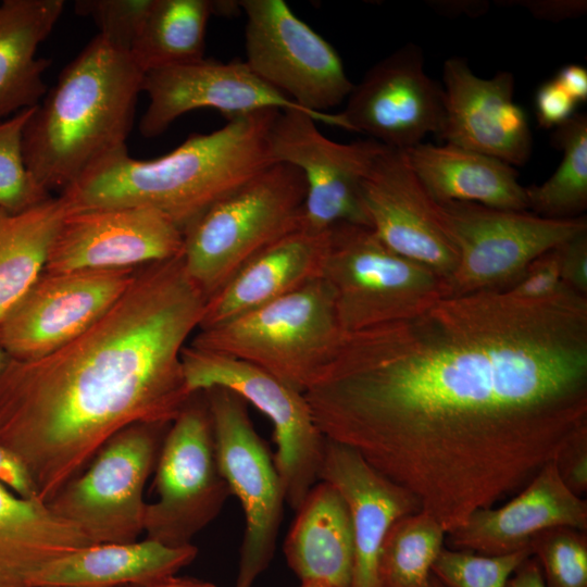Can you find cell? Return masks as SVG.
<instances>
[{
    "label": "cell",
    "mask_w": 587,
    "mask_h": 587,
    "mask_svg": "<svg viewBox=\"0 0 587 587\" xmlns=\"http://www.w3.org/2000/svg\"><path fill=\"white\" fill-rule=\"evenodd\" d=\"M562 282L571 290L587 297V232L559 247Z\"/></svg>",
    "instance_id": "40"
},
{
    "label": "cell",
    "mask_w": 587,
    "mask_h": 587,
    "mask_svg": "<svg viewBox=\"0 0 587 587\" xmlns=\"http://www.w3.org/2000/svg\"><path fill=\"white\" fill-rule=\"evenodd\" d=\"M182 362L189 390L225 387L268 417L277 445L274 464L285 502L299 509L320 480L326 438L317 428L304 392L249 362L187 345Z\"/></svg>",
    "instance_id": "10"
},
{
    "label": "cell",
    "mask_w": 587,
    "mask_h": 587,
    "mask_svg": "<svg viewBox=\"0 0 587 587\" xmlns=\"http://www.w3.org/2000/svg\"><path fill=\"white\" fill-rule=\"evenodd\" d=\"M316 123L302 110L286 109L278 112L267 136L273 161L297 167L304 177L301 228L323 233L340 223L370 227L361 185L385 146L370 138L337 142L324 136Z\"/></svg>",
    "instance_id": "14"
},
{
    "label": "cell",
    "mask_w": 587,
    "mask_h": 587,
    "mask_svg": "<svg viewBox=\"0 0 587 587\" xmlns=\"http://www.w3.org/2000/svg\"><path fill=\"white\" fill-rule=\"evenodd\" d=\"M34 109L0 122V209L9 212L26 210L51 197L24 160L23 133Z\"/></svg>",
    "instance_id": "33"
},
{
    "label": "cell",
    "mask_w": 587,
    "mask_h": 587,
    "mask_svg": "<svg viewBox=\"0 0 587 587\" xmlns=\"http://www.w3.org/2000/svg\"><path fill=\"white\" fill-rule=\"evenodd\" d=\"M559 247L535 259L522 276L503 291L520 300L539 301L571 290L561 278Z\"/></svg>",
    "instance_id": "37"
},
{
    "label": "cell",
    "mask_w": 587,
    "mask_h": 587,
    "mask_svg": "<svg viewBox=\"0 0 587 587\" xmlns=\"http://www.w3.org/2000/svg\"><path fill=\"white\" fill-rule=\"evenodd\" d=\"M427 587H445L433 574Z\"/></svg>",
    "instance_id": "48"
},
{
    "label": "cell",
    "mask_w": 587,
    "mask_h": 587,
    "mask_svg": "<svg viewBox=\"0 0 587 587\" xmlns=\"http://www.w3.org/2000/svg\"><path fill=\"white\" fill-rule=\"evenodd\" d=\"M320 480L334 486L349 510L354 541L351 587H379L378 561L384 538L395 521L422 511L419 501L357 451L327 438Z\"/></svg>",
    "instance_id": "22"
},
{
    "label": "cell",
    "mask_w": 587,
    "mask_h": 587,
    "mask_svg": "<svg viewBox=\"0 0 587 587\" xmlns=\"http://www.w3.org/2000/svg\"><path fill=\"white\" fill-rule=\"evenodd\" d=\"M565 486L576 496L587 492V433L571 440L554 460Z\"/></svg>",
    "instance_id": "39"
},
{
    "label": "cell",
    "mask_w": 587,
    "mask_h": 587,
    "mask_svg": "<svg viewBox=\"0 0 587 587\" xmlns=\"http://www.w3.org/2000/svg\"><path fill=\"white\" fill-rule=\"evenodd\" d=\"M192 544L168 547L148 539L98 544L46 564L30 587H145L177 573L197 557Z\"/></svg>",
    "instance_id": "24"
},
{
    "label": "cell",
    "mask_w": 587,
    "mask_h": 587,
    "mask_svg": "<svg viewBox=\"0 0 587 587\" xmlns=\"http://www.w3.org/2000/svg\"><path fill=\"white\" fill-rule=\"evenodd\" d=\"M92 545L46 503L20 497L0 483V587H30L46 564Z\"/></svg>",
    "instance_id": "27"
},
{
    "label": "cell",
    "mask_w": 587,
    "mask_h": 587,
    "mask_svg": "<svg viewBox=\"0 0 587 587\" xmlns=\"http://www.w3.org/2000/svg\"><path fill=\"white\" fill-rule=\"evenodd\" d=\"M49 587H61V586H49Z\"/></svg>",
    "instance_id": "49"
},
{
    "label": "cell",
    "mask_w": 587,
    "mask_h": 587,
    "mask_svg": "<svg viewBox=\"0 0 587 587\" xmlns=\"http://www.w3.org/2000/svg\"><path fill=\"white\" fill-rule=\"evenodd\" d=\"M444 109L442 86L426 73L422 50L408 43L353 84L339 115L345 129L405 151L428 134L438 135Z\"/></svg>",
    "instance_id": "16"
},
{
    "label": "cell",
    "mask_w": 587,
    "mask_h": 587,
    "mask_svg": "<svg viewBox=\"0 0 587 587\" xmlns=\"http://www.w3.org/2000/svg\"><path fill=\"white\" fill-rule=\"evenodd\" d=\"M554 79L576 102L587 100V70L579 64H567L561 67Z\"/></svg>",
    "instance_id": "43"
},
{
    "label": "cell",
    "mask_w": 587,
    "mask_h": 587,
    "mask_svg": "<svg viewBox=\"0 0 587 587\" xmlns=\"http://www.w3.org/2000/svg\"><path fill=\"white\" fill-rule=\"evenodd\" d=\"M559 526L587 532V501L565 486L552 461L507 503L473 512L446 541L452 549L505 554L529 548L537 534Z\"/></svg>",
    "instance_id": "21"
},
{
    "label": "cell",
    "mask_w": 587,
    "mask_h": 587,
    "mask_svg": "<svg viewBox=\"0 0 587 587\" xmlns=\"http://www.w3.org/2000/svg\"><path fill=\"white\" fill-rule=\"evenodd\" d=\"M370 228L392 251L438 274L444 283L458 265V250L438 202L414 173L404 151L385 147L361 185Z\"/></svg>",
    "instance_id": "17"
},
{
    "label": "cell",
    "mask_w": 587,
    "mask_h": 587,
    "mask_svg": "<svg viewBox=\"0 0 587 587\" xmlns=\"http://www.w3.org/2000/svg\"><path fill=\"white\" fill-rule=\"evenodd\" d=\"M328 235L329 229L299 228L265 247L208 299L199 328L229 321L322 277Z\"/></svg>",
    "instance_id": "23"
},
{
    "label": "cell",
    "mask_w": 587,
    "mask_h": 587,
    "mask_svg": "<svg viewBox=\"0 0 587 587\" xmlns=\"http://www.w3.org/2000/svg\"><path fill=\"white\" fill-rule=\"evenodd\" d=\"M446 532L428 513L404 515L389 527L379 554V587H427Z\"/></svg>",
    "instance_id": "32"
},
{
    "label": "cell",
    "mask_w": 587,
    "mask_h": 587,
    "mask_svg": "<svg viewBox=\"0 0 587 587\" xmlns=\"http://www.w3.org/2000/svg\"><path fill=\"white\" fill-rule=\"evenodd\" d=\"M305 193L302 173L275 162L185 229L184 265L207 299L265 247L301 228Z\"/></svg>",
    "instance_id": "5"
},
{
    "label": "cell",
    "mask_w": 587,
    "mask_h": 587,
    "mask_svg": "<svg viewBox=\"0 0 587 587\" xmlns=\"http://www.w3.org/2000/svg\"><path fill=\"white\" fill-rule=\"evenodd\" d=\"M143 532L168 547L190 545L232 495L216 459L212 420L204 392H195L165 434Z\"/></svg>",
    "instance_id": "11"
},
{
    "label": "cell",
    "mask_w": 587,
    "mask_h": 587,
    "mask_svg": "<svg viewBox=\"0 0 587 587\" xmlns=\"http://www.w3.org/2000/svg\"><path fill=\"white\" fill-rule=\"evenodd\" d=\"M345 335L332 290L320 277L250 312L199 328L189 345L249 362L304 392Z\"/></svg>",
    "instance_id": "6"
},
{
    "label": "cell",
    "mask_w": 587,
    "mask_h": 587,
    "mask_svg": "<svg viewBox=\"0 0 587 587\" xmlns=\"http://www.w3.org/2000/svg\"><path fill=\"white\" fill-rule=\"evenodd\" d=\"M145 587H216L214 584L187 577H175L174 575L159 579Z\"/></svg>",
    "instance_id": "45"
},
{
    "label": "cell",
    "mask_w": 587,
    "mask_h": 587,
    "mask_svg": "<svg viewBox=\"0 0 587 587\" xmlns=\"http://www.w3.org/2000/svg\"><path fill=\"white\" fill-rule=\"evenodd\" d=\"M63 8V0L0 1V118L37 107L46 96L50 62L37 50Z\"/></svg>",
    "instance_id": "28"
},
{
    "label": "cell",
    "mask_w": 587,
    "mask_h": 587,
    "mask_svg": "<svg viewBox=\"0 0 587 587\" xmlns=\"http://www.w3.org/2000/svg\"><path fill=\"white\" fill-rule=\"evenodd\" d=\"M507 587H548L540 566L533 554L516 569Z\"/></svg>",
    "instance_id": "44"
},
{
    "label": "cell",
    "mask_w": 587,
    "mask_h": 587,
    "mask_svg": "<svg viewBox=\"0 0 587 587\" xmlns=\"http://www.w3.org/2000/svg\"><path fill=\"white\" fill-rule=\"evenodd\" d=\"M322 278L345 334L403 320L444 296V279L388 248L367 226L329 228Z\"/></svg>",
    "instance_id": "7"
},
{
    "label": "cell",
    "mask_w": 587,
    "mask_h": 587,
    "mask_svg": "<svg viewBox=\"0 0 587 587\" xmlns=\"http://www.w3.org/2000/svg\"><path fill=\"white\" fill-rule=\"evenodd\" d=\"M142 91L149 103L139 130L147 138L163 134L176 118L198 109H214L227 118L265 109L307 112L259 78L245 62L202 59L150 71L145 73Z\"/></svg>",
    "instance_id": "20"
},
{
    "label": "cell",
    "mask_w": 587,
    "mask_h": 587,
    "mask_svg": "<svg viewBox=\"0 0 587 587\" xmlns=\"http://www.w3.org/2000/svg\"><path fill=\"white\" fill-rule=\"evenodd\" d=\"M152 3L153 0H78L74 7L77 14L95 21L104 41L129 54Z\"/></svg>",
    "instance_id": "36"
},
{
    "label": "cell",
    "mask_w": 587,
    "mask_h": 587,
    "mask_svg": "<svg viewBox=\"0 0 587 587\" xmlns=\"http://www.w3.org/2000/svg\"><path fill=\"white\" fill-rule=\"evenodd\" d=\"M210 0H153L129 55L143 72L204 59Z\"/></svg>",
    "instance_id": "30"
},
{
    "label": "cell",
    "mask_w": 587,
    "mask_h": 587,
    "mask_svg": "<svg viewBox=\"0 0 587 587\" xmlns=\"http://www.w3.org/2000/svg\"><path fill=\"white\" fill-rule=\"evenodd\" d=\"M301 587H328V586L322 582H305V583H302Z\"/></svg>",
    "instance_id": "47"
},
{
    "label": "cell",
    "mask_w": 587,
    "mask_h": 587,
    "mask_svg": "<svg viewBox=\"0 0 587 587\" xmlns=\"http://www.w3.org/2000/svg\"><path fill=\"white\" fill-rule=\"evenodd\" d=\"M501 3L522 7L537 18L553 22L578 17L587 10L585 0H520Z\"/></svg>",
    "instance_id": "41"
},
{
    "label": "cell",
    "mask_w": 587,
    "mask_h": 587,
    "mask_svg": "<svg viewBox=\"0 0 587 587\" xmlns=\"http://www.w3.org/2000/svg\"><path fill=\"white\" fill-rule=\"evenodd\" d=\"M145 73L97 35L61 72L23 133L27 168L63 191L103 158L126 148Z\"/></svg>",
    "instance_id": "4"
},
{
    "label": "cell",
    "mask_w": 587,
    "mask_h": 587,
    "mask_svg": "<svg viewBox=\"0 0 587 587\" xmlns=\"http://www.w3.org/2000/svg\"><path fill=\"white\" fill-rule=\"evenodd\" d=\"M248 67L320 122L345 128L329 109L349 96L353 83L335 48L283 0H241Z\"/></svg>",
    "instance_id": "8"
},
{
    "label": "cell",
    "mask_w": 587,
    "mask_h": 587,
    "mask_svg": "<svg viewBox=\"0 0 587 587\" xmlns=\"http://www.w3.org/2000/svg\"><path fill=\"white\" fill-rule=\"evenodd\" d=\"M552 143L562 152L554 173L525 187L528 211L552 220L583 216L587 209V115L575 113L555 127Z\"/></svg>",
    "instance_id": "31"
},
{
    "label": "cell",
    "mask_w": 587,
    "mask_h": 587,
    "mask_svg": "<svg viewBox=\"0 0 587 587\" xmlns=\"http://www.w3.org/2000/svg\"><path fill=\"white\" fill-rule=\"evenodd\" d=\"M10 359H11V357L8 354V352L5 351V349L3 348V346L0 342V374L3 371V369L5 367V365H7V363L9 362Z\"/></svg>",
    "instance_id": "46"
},
{
    "label": "cell",
    "mask_w": 587,
    "mask_h": 587,
    "mask_svg": "<svg viewBox=\"0 0 587 587\" xmlns=\"http://www.w3.org/2000/svg\"><path fill=\"white\" fill-rule=\"evenodd\" d=\"M414 173L437 202H473L528 211L525 187L514 166L450 143L421 142L404 151Z\"/></svg>",
    "instance_id": "26"
},
{
    "label": "cell",
    "mask_w": 587,
    "mask_h": 587,
    "mask_svg": "<svg viewBox=\"0 0 587 587\" xmlns=\"http://www.w3.org/2000/svg\"><path fill=\"white\" fill-rule=\"evenodd\" d=\"M166 426L136 424L118 432L48 508L95 545L137 541L143 532L145 484L157 464Z\"/></svg>",
    "instance_id": "12"
},
{
    "label": "cell",
    "mask_w": 587,
    "mask_h": 587,
    "mask_svg": "<svg viewBox=\"0 0 587 587\" xmlns=\"http://www.w3.org/2000/svg\"><path fill=\"white\" fill-rule=\"evenodd\" d=\"M442 82L440 139L512 166L528 161L532 132L524 110L514 100L512 73L502 71L483 78L465 59L451 57L444 63Z\"/></svg>",
    "instance_id": "19"
},
{
    "label": "cell",
    "mask_w": 587,
    "mask_h": 587,
    "mask_svg": "<svg viewBox=\"0 0 587 587\" xmlns=\"http://www.w3.org/2000/svg\"><path fill=\"white\" fill-rule=\"evenodd\" d=\"M183 249V230L157 210H70L55 236L45 272L135 270L182 255Z\"/></svg>",
    "instance_id": "18"
},
{
    "label": "cell",
    "mask_w": 587,
    "mask_h": 587,
    "mask_svg": "<svg viewBox=\"0 0 587 587\" xmlns=\"http://www.w3.org/2000/svg\"><path fill=\"white\" fill-rule=\"evenodd\" d=\"M202 391L220 471L245 513L235 587H252L274 555L286 503L283 485L267 446L255 432L248 402L225 387Z\"/></svg>",
    "instance_id": "13"
},
{
    "label": "cell",
    "mask_w": 587,
    "mask_h": 587,
    "mask_svg": "<svg viewBox=\"0 0 587 587\" xmlns=\"http://www.w3.org/2000/svg\"><path fill=\"white\" fill-rule=\"evenodd\" d=\"M296 512L284 542L289 567L302 583L351 587L353 532L347 503L339 491L319 480Z\"/></svg>",
    "instance_id": "25"
},
{
    "label": "cell",
    "mask_w": 587,
    "mask_h": 587,
    "mask_svg": "<svg viewBox=\"0 0 587 587\" xmlns=\"http://www.w3.org/2000/svg\"><path fill=\"white\" fill-rule=\"evenodd\" d=\"M279 111L230 117L221 128L191 135L152 160L134 159L123 148L97 162L60 196L70 210L150 208L184 233L213 203L275 163L267 136Z\"/></svg>",
    "instance_id": "3"
},
{
    "label": "cell",
    "mask_w": 587,
    "mask_h": 587,
    "mask_svg": "<svg viewBox=\"0 0 587 587\" xmlns=\"http://www.w3.org/2000/svg\"><path fill=\"white\" fill-rule=\"evenodd\" d=\"M208 299L183 255L138 267L90 327L36 359L11 358L0 374V446L48 503L118 432L170 425L192 394L182 351Z\"/></svg>",
    "instance_id": "2"
},
{
    "label": "cell",
    "mask_w": 587,
    "mask_h": 587,
    "mask_svg": "<svg viewBox=\"0 0 587 587\" xmlns=\"http://www.w3.org/2000/svg\"><path fill=\"white\" fill-rule=\"evenodd\" d=\"M137 268L43 272L0 322V342L17 360L42 357L90 327L128 288Z\"/></svg>",
    "instance_id": "15"
},
{
    "label": "cell",
    "mask_w": 587,
    "mask_h": 587,
    "mask_svg": "<svg viewBox=\"0 0 587 587\" xmlns=\"http://www.w3.org/2000/svg\"><path fill=\"white\" fill-rule=\"evenodd\" d=\"M532 554L530 547L495 555L444 547L432 574L445 587H507L516 569Z\"/></svg>",
    "instance_id": "34"
},
{
    "label": "cell",
    "mask_w": 587,
    "mask_h": 587,
    "mask_svg": "<svg viewBox=\"0 0 587 587\" xmlns=\"http://www.w3.org/2000/svg\"><path fill=\"white\" fill-rule=\"evenodd\" d=\"M577 103L564 91L554 78L542 83L535 96L538 124L544 128L558 127L567 121Z\"/></svg>",
    "instance_id": "38"
},
{
    "label": "cell",
    "mask_w": 587,
    "mask_h": 587,
    "mask_svg": "<svg viewBox=\"0 0 587 587\" xmlns=\"http://www.w3.org/2000/svg\"><path fill=\"white\" fill-rule=\"evenodd\" d=\"M304 396L325 438L411 492L448 534L587 433V297L442 296L346 334Z\"/></svg>",
    "instance_id": "1"
},
{
    "label": "cell",
    "mask_w": 587,
    "mask_h": 587,
    "mask_svg": "<svg viewBox=\"0 0 587 587\" xmlns=\"http://www.w3.org/2000/svg\"><path fill=\"white\" fill-rule=\"evenodd\" d=\"M0 483L20 497L37 499L35 486L26 469L11 451L2 446H0Z\"/></svg>",
    "instance_id": "42"
},
{
    "label": "cell",
    "mask_w": 587,
    "mask_h": 587,
    "mask_svg": "<svg viewBox=\"0 0 587 587\" xmlns=\"http://www.w3.org/2000/svg\"><path fill=\"white\" fill-rule=\"evenodd\" d=\"M438 204L459 255L444 296L505 290L539 255L587 232L585 215L552 220L473 202Z\"/></svg>",
    "instance_id": "9"
},
{
    "label": "cell",
    "mask_w": 587,
    "mask_h": 587,
    "mask_svg": "<svg viewBox=\"0 0 587 587\" xmlns=\"http://www.w3.org/2000/svg\"><path fill=\"white\" fill-rule=\"evenodd\" d=\"M548 587H587V535L573 527H551L530 541Z\"/></svg>",
    "instance_id": "35"
},
{
    "label": "cell",
    "mask_w": 587,
    "mask_h": 587,
    "mask_svg": "<svg viewBox=\"0 0 587 587\" xmlns=\"http://www.w3.org/2000/svg\"><path fill=\"white\" fill-rule=\"evenodd\" d=\"M68 211L61 196L20 212L0 209V322L45 272Z\"/></svg>",
    "instance_id": "29"
}]
</instances>
